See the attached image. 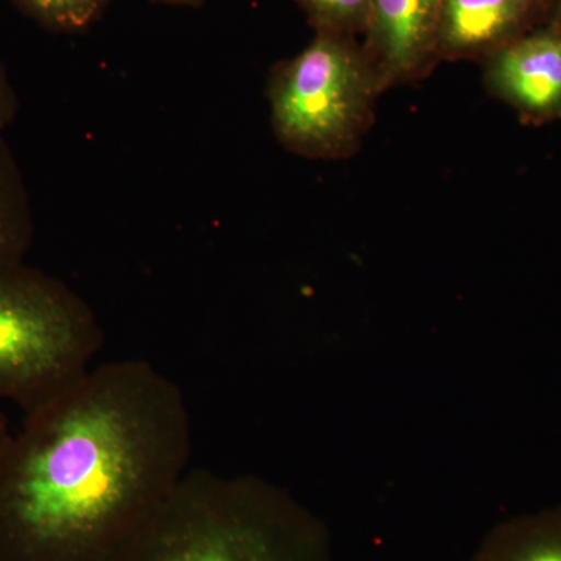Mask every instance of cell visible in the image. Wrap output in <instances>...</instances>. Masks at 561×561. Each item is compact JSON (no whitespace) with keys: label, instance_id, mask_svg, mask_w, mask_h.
<instances>
[{"label":"cell","instance_id":"6da1fadb","mask_svg":"<svg viewBox=\"0 0 561 561\" xmlns=\"http://www.w3.org/2000/svg\"><path fill=\"white\" fill-rule=\"evenodd\" d=\"M183 391L147 360L92 367L0 457V561H108L190 472Z\"/></svg>","mask_w":561,"mask_h":561},{"label":"cell","instance_id":"7a4b0ae2","mask_svg":"<svg viewBox=\"0 0 561 561\" xmlns=\"http://www.w3.org/2000/svg\"><path fill=\"white\" fill-rule=\"evenodd\" d=\"M108 561H330L323 527L251 479L190 470Z\"/></svg>","mask_w":561,"mask_h":561},{"label":"cell","instance_id":"3957f363","mask_svg":"<svg viewBox=\"0 0 561 561\" xmlns=\"http://www.w3.org/2000/svg\"><path fill=\"white\" fill-rule=\"evenodd\" d=\"M103 330L68 284L25 262L0 267V401L24 413L91 370Z\"/></svg>","mask_w":561,"mask_h":561},{"label":"cell","instance_id":"277c9868","mask_svg":"<svg viewBox=\"0 0 561 561\" xmlns=\"http://www.w3.org/2000/svg\"><path fill=\"white\" fill-rule=\"evenodd\" d=\"M379 94L357 39L316 33L268 76L273 131L298 157L348 160L375 124Z\"/></svg>","mask_w":561,"mask_h":561},{"label":"cell","instance_id":"5b68a950","mask_svg":"<svg viewBox=\"0 0 561 561\" xmlns=\"http://www.w3.org/2000/svg\"><path fill=\"white\" fill-rule=\"evenodd\" d=\"M443 0H371L360 44L381 92L430 77L440 65Z\"/></svg>","mask_w":561,"mask_h":561},{"label":"cell","instance_id":"8992f818","mask_svg":"<svg viewBox=\"0 0 561 561\" xmlns=\"http://www.w3.org/2000/svg\"><path fill=\"white\" fill-rule=\"evenodd\" d=\"M485 88L526 125L561 121V36L535 28L482 62Z\"/></svg>","mask_w":561,"mask_h":561},{"label":"cell","instance_id":"52a82bcc","mask_svg":"<svg viewBox=\"0 0 561 561\" xmlns=\"http://www.w3.org/2000/svg\"><path fill=\"white\" fill-rule=\"evenodd\" d=\"M553 0H443L440 61L489 60L549 20Z\"/></svg>","mask_w":561,"mask_h":561},{"label":"cell","instance_id":"ba28073f","mask_svg":"<svg viewBox=\"0 0 561 561\" xmlns=\"http://www.w3.org/2000/svg\"><path fill=\"white\" fill-rule=\"evenodd\" d=\"M474 561H561V507L504 524Z\"/></svg>","mask_w":561,"mask_h":561},{"label":"cell","instance_id":"9c48e42d","mask_svg":"<svg viewBox=\"0 0 561 561\" xmlns=\"http://www.w3.org/2000/svg\"><path fill=\"white\" fill-rule=\"evenodd\" d=\"M35 224L27 187L13 151L0 138V267L24 262Z\"/></svg>","mask_w":561,"mask_h":561},{"label":"cell","instance_id":"30bf717a","mask_svg":"<svg viewBox=\"0 0 561 561\" xmlns=\"http://www.w3.org/2000/svg\"><path fill=\"white\" fill-rule=\"evenodd\" d=\"M43 27L54 32H81L90 27L110 0H11Z\"/></svg>","mask_w":561,"mask_h":561},{"label":"cell","instance_id":"8fae6325","mask_svg":"<svg viewBox=\"0 0 561 561\" xmlns=\"http://www.w3.org/2000/svg\"><path fill=\"white\" fill-rule=\"evenodd\" d=\"M316 33L346 36L356 39L364 36L370 14L371 0H294Z\"/></svg>","mask_w":561,"mask_h":561},{"label":"cell","instance_id":"7c38bea8","mask_svg":"<svg viewBox=\"0 0 561 561\" xmlns=\"http://www.w3.org/2000/svg\"><path fill=\"white\" fill-rule=\"evenodd\" d=\"M18 114V98L2 61H0V130L9 127Z\"/></svg>","mask_w":561,"mask_h":561},{"label":"cell","instance_id":"4fadbf2b","mask_svg":"<svg viewBox=\"0 0 561 561\" xmlns=\"http://www.w3.org/2000/svg\"><path fill=\"white\" fill-rule=\"evenodd\" d=\"M546 24L551 25L553 31L561 36V0H553L551 14H549V20Z\"/></svg>","mask_w":561,"mask_h":561},{"label":"cell","instance_id":"5bb4252c","mask_svg":"<svg viewBox=\"0 0 561 561\" xmlns=\"http://www.w3.org/2000/svg\"><path fill=\"white\" fill-rule=\"evenodd\" d=\"M11 432L9 430V423H7L5 416L0 412V457L5 453L7 445H9L11 438Z\"/></svg>","mask_w":561,"mask_h":561},{"label":"cell","instance_id":"9a60e30c","mask_svg":"<svg viewBox=\"0 0 561 561\" xmlns=\"http://www.w3.org/2000/svg\"><path fill=\"white\" fill-rule=\"evenodd\" d=\"M157 2L171 3V5H181V7H197L203 5L205 0H157Z\"/></svg>","mask_w":561,"mask_h":561}]
</instances>
